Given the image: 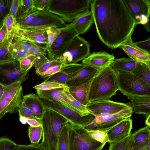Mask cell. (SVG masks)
Segmentation results:
<instances>
[{"label":"cell","instance_id":"cell-1","mask_svg":"<svg viewBox=\"0 0 150 150\" xmlns=\"http://www.w3.org/2000/svg\"><path fill=\"white\" fill-rule=\"evenodd\" d=\"M90 8L98 37L108 48L131 38L137 25L122 0H92Z\"/></svg>","mask_w":150,"mask_h":150},{"label":"cell","instance_id":"cell-2","mask_svg":"<svg viewBox=\"0 0 150 150\" xmlns=\"http://www.w3.org/2000/svg\"><path fill=\"white\" fill-rule=\"evenodd\" d=\"M116 72L111 67L100 70L93 78L90 85L88 99L89 103L110 100L118 91Z\"/></svg>","mask_w":150,"mask_h":150},{"label":"cell","instance_id":"cell-3","mask_svg":"<svg viewBox=\"0 0 150 150\" xmlns=\"http://www.w3.org/2000/svg\"><path fill=\"white\" fill-rule=\"evenodd\" d=\"M41 118L42 132V142L46 150H58V138L67 120L56 111L45 108Z\"/></svg>","mask_w":150,"mask_h":150},{"label":"cell","instance_id":"cell-4","mask_svg":"<svg viewBox=\"0 0 150 150\" xmlns=\"http://www.w3.org/2000/svg\"><path fill=\"white\" fill-rule=\"evenodd\" d=\"M92 0H48L44 11L57 15L65 23H72L89 10Z\"/></svg>","mask_w":150,"mask_h":150},{"label":"cell","instance_id":"cell-5","mask_svg":"<svg viewBox=\"0 0 150 150\" xmlns=\"http://www.w3.org/2000/svg\"><path fill=\"white\" fill-rule=\"evenodd\" d=\"M116 72L118 90L123 95L150 96V84L132 73Z\"/></svg>","mask_w":150,"mask_h":150},{"label":"cell","instance_id":"cell-6","mask_svg":"<svg viewBox=\"0 0 150 150\" xmlns=\"http://www.w3.org/2000/svg\"><path fill=\"white\" fill-rule=\"evenodd\" d=\"M39 97L45 108L53 110L61 114L71 125L83 127L91 123L96 117L91 113L87 115L82 116L79 113L62 105L50 97Z\"/></svg>","mask_w":150,"mask_h":150},{"label":"cell","instance_id":"cell-7","mask_svg":"<svg viewBox=\"0 0 150 150\" xmlns=\"http://www.w3.org/2000/svg\"><path fill=\"white\" fill-rule=\"evenodd\" d=\"M4 87L0 99V119L6 113L13 114L18 111L23 96L21 83L19 82Z\"/></svg>","mask_w":150,"mask_h":150},{"label":"cell","instance_id":"cell-8","mask_svg":"<svg viewBox=\"0 0 150 150\" xmlns=\"http://www.w3.org/2000/svg\"><path fill=\"white\" fill-rule=\"evenodd\" d=\"M71 126L69 136L68 150H102L105 146V144L91 137L82 127Z\"/></svg>","mask_w":150,"mask_h":150},{"label":"cell","instance_id":"cell-9","mask_svg":"<svg viewBox=\"0 0 150 150\" xmlns=\"http://www.w3.org/2000/svg\"><path fill=\"white\" fill-rule=\"evenodd\" d=\"M90 47L87 41L77 35L58 58L62 64L77 63L90 54Z\"/></svg>","mask_w":150,"mask_h":150},{"label":"cell","instance_id":"cell-10","mask_svg":"<svg viewBox=\"0 0 150 150\" xmlns=\"http://www.w3.org/2000/svg\"><path fill=\"white\" fill-rule=\"evenodd\" d=\"M60 28L61 30L60 34L51 46L46 50L47 57L50 60L59 57L73 39L79 35L74 28L73 22L67 24Z\"/></svg>","mask_w":150,"mask_h":150},{"label":"cell","instance_id":"cell-11","mask_svg":"<svg viewBox=\"0 0 150 150\" xmlns=\"http://www.w3.org/2000/svg\"><path fill=\"white\" fill-rule=\"evenodd\" d=\"M28 72L21 70L18 60L0 63V84L6 86L18 82L22 83L28 79Z\"/></svg>","mask_w":150,"mask_h":150},{"label":"cell","instance_id":"cell-12","mask_svg":"<svg viewBox=\"0 0 150 150\" xmlns=\"http://www.w3.org/2000/svg\"><path fill=\"white\" fill-rule=\"evenodd\" d=\"M134 112L132 105L116 113L103 118L96 117L89 125L82 127L87 130L107 132L123 120L131 117Z\"/></svg>","mask_w":150,"mask_h":150},{"label":"cell","instance_id":"cell-13","mask_svg":"<svg viewBox=\"0 0 150 150\" xmlns=\"http://www.w3.org/2000/svg\"><path fill=\"white\" fill-rule=\"evenodd\" d=\"M46 30L15 28L12 33L15 37L29 42L45 56L47 54L46 44L47 42Z\"/></svg>","mask_w":150,"mask_h":150},{"label":"cell","instance_id":"cell-14","mask_svg":"<svg viewBox=\"0 0 150 150\" xmlns=\"http://www.w3.org/2000/svg\"><path fill=\"white\" fill-rule=\"evenodd\" d=\"M137 25H144L149 22V0H122Z\"/></svg>","mask_w":150,"mask_h":150},{"label":"cell","instance_id":"cell-15","mask_svg":"<svg viewBox=\"0 0 150 150\" xmlns=\"http://www.w3.org/2000/svg\"><path fill=\"white\" fill-rule=\"evenodd\" d=\"M66 23L57 15L46 11H39L33 21L23 29L47 30L55 27L60 28L65 26Z\"/></svg>","mask_w":150,"mask_h":150},{"label":"cell","instance_id":"cell-16","mask_svg":"<svg viewBox=\"0 0 150 150\" xmlns=\"http://www.w3.org/2000/svg\"><path fill=\"white\" fill-rule=\"evenodd\" d=\"M131 103L125 104L110 100H105L91 102L86 106L90 113L96 117L102 114L113 115L128 107Z\"/></svg>","mask_w":150,"mask_h":150},{"label":"cell","instance_id":"cell-17","mask_svg":"<svg viewBox=\"0 0 150 150\" xmlns=\"http://www.w3.org/2000/svg\"><path fill=\"white\" fill-rule=\"evenodd\" d=\"M115 59L113 54H110L105 51L93 52L82 60L81 63L101 70L110 66Z\"/></svg>","mask_w":150,"mask_h":150},{"label":"cell","instance_id":"cell-18","mask_svg":"<svg viewBox=\"0 0 150 150\" xmlns=\"http://www.w3.org/2000/svg\"><path fill=\"white\" fill-rule=\"evenodd\" d=\"M132 128V120L131 117L123 120L106 132L108 142L122 140L131 134Z\"/></svg>","mask_w":150,"mask_h":150},{"label":"cell","instance_id":"cell-19","mask_svg":"<svg viewBox=\"0 0 150 150\" xmlns=\"http://www.w3.org/2000/svg\"><path fill=\"white\" fill-rule=\"evenodd\" d=\"M119 47L122 48L131 59L144 63L150 68V54L135 46L131 38Z\"/></svg>","mask_w":150,"mask_h":150},{"label":"cell","instance_id":"cell-20","mask_svg":"<svg viewBox=\"0 0 150 150\" xmlns=\"http://www.w3.org/2000/svg\"><path fill=\"white\" fill-rule=\"evenodd\" d=\"M100 70L84 65L77 74L71 77L66 84L69 87L85 83L93 78Z\"/></svg>","mask_w":150,"mask_h":150},{"label":"cell","instance_id":"cell-21","mask_svg":"<svg viewBox=\"0 0 150 150\" xmlns=\"http://www.w3.org/2000/svg\"><path fill=\"white\" fill-rule=\"evenodd\" d=\"M128 98L135 113L144 114L146 117L150 115V96H132Z\"/></svg>","mask_w":150,"mask_h":150},{"label":"cell","instance_id":"cell-22","mask_svg":"<svg viewBox=\"0 0 150 150\" xmlns=\"http://www.w3.org/2000/svg\"><path fill=\"white\" fill-rule=\"evenodd\" d=\"M23 102L38 118L41 119L45 108L42 102L37 94L32 93L25 95L23 97Z\"/></svg>","mask_w":150,"mask_h":150},{"label":"cell","instance_id":"cell-23","mask_svg":"<svg viewBox=\"0 0 150 150\" xmlns=\"http://www.w3.org/2000/svg\"><path fill=\"white\" fill-rule=\"evenodd\" d=\"M93 79L79 85L69 87V91L73 97L84 105L86 106L89 103L88 95Z\"/></svg>","mask_w":150,"mask_h":150},{"label":"cell","instance_id":"cell-24","mask_svg":"<svg viewBox=\"0 0 150 150\" xmlns=\"http://www.w3.org/2000/svg\"><path fill=\"white\" fill-rule=\"evenodd\" d=\"M73 22L74 28L79 35L86 33L94 23L91 12L90 10L85 12Z\"/></svg>","mask_w":150,"mask_h":150},{"label":"cell","instance_id":"cell-25","mask_svg":"<svg viewBox=\"0 0 150 150\" xmlns=\"http://www.w3.org/2000/svg\"><path fill=\"white\" fill-rule=\"evenodd\" d=\"M139 62L126 57L115 59L111 67L116 72L132 73L137 67Z\"/></svg>","mask_w":150,"mask_h":150},{"label":"cell","instance_id":"cell-26","mask_svg":"<svg viewBox=\"0 0 150 150\" xmlns=\"http://www.w3.org/2000/svg\"><path fill=\"white\" fill-rule=\"evenodd\" d=\"M63 88H56L47 91L37 90V94L39 96H47L59 103L62 105L79 113L78 111L64 100L62 94Z\"/></svg>","mask_w":150,"mask_h":150},{"label":"cell","instance_id":"cell-27","mask_svg":"<svg viewBox=\"0 0 150 150\" xmlns=\"http://www.w3.org/2000/svg\"><path fill=\"white\" fill-rule=\"evenodd\" d=\"M14 37L13 33H8L6 38L0 43V63L14 60L11 52V45Z\"/></svg>","mask_w":150,"mask_h":150},{"label":"cell","instance_id":"cell-28","mask_svg":"<svg viewBox=\"0 0 150 150\" xmlns=\"http://www.w3.org/2000/svg\"><path fill=\"white\" fill-rule=\"evenodd\" d=\"M62 94L65 100L76 109L82 116H85L90 114L86 106L82 105L71 95L69 91L68 87L63 88Z\"/></svg>","mask_w":150,"mask_h":150},{"label":"cell","instance_id":"cell-29","mask_svg":"<svg viewBox=\"0 0 150 150\" xmlns=\"http://www.w3.org/2000/svg\"><path fill=\"white\" fill-rule=\"evenodd\" d=\"M36 10L33 5V0H19L16 21L21 20Z\"/></svg>","mask_w":150,"mask_h":150},{"label":"cell","instance_id":"cell-30","mask_svg":"<svg viewBox=\"0 0 150 150\" xmlns=\"http://www.w3.org/2000/svg\"><path fill=\"white\" fill-rule=\"evenodd\" d=\"M150 139V127H146L139 129L132 134L131 143L132 147H134Z\"/></svg>","mask_w":150,"mask_h":150},{"label":"cell","instance_id":"cell-31","mask_svg":"<svg viewBox=\"0 0 150 150\" xmlns=\"http://www.w3.org/2000/svg\"><path fill=\"white\" fill-rule=\"evenodd\" d=\"M71 127L68 122L63 127L58 139V150H68L69 136Z\"/></svg>","mask_w":150,"mask_h":150},{"label":"cell","instance_id":"cell-32","mask_svg":"<svg viewBox=\"0 0 150 150\" xmlns=\"http://www.w3.org/2000/svg\"><path fill=\"white\" fill-rule=\"evenodd\" d=\"M132 73L150 84V68L146 64L139 62L137 67Z\"/></svg>","mask_w":150,"mask_h":150},{"label":"cell","instance_id":"cell-33","mask_svg":"<svg viewBox=\"0 0 150 150\" xmlns=\"http://www.w3.org/2000/svg\"><path fill=\"white\" fill-rule=\"evenodd\" d=\"M11 49L14 60H19L30 55L14 39L11 44Z\"/></svg>","mask_w":150,"mask_h":150},{"label":"cell","instance_id":"cell-34","mask_svg":"<svg viewBox=\"0 0 150 150\" xmlns=\"http://www.w3.org/2000/svg\"><path fill=\"white\" fill-rule=\"evenodd\" d=\"M84 66L82 63L62 64L60 71L71 77L77 74Z\"/></svg>","mask_w":150,"mask_h":150},{"label":"cell","instance_id":"cell-35","mask_svg":"<svg viewBox=\"0 0 150 150\" xmlns=\"http://www.w3.org/2000/svg\"><path fill=\"white\" fill-rule=\"evenodd\" d=\"M12 0H0V29L10 13Z\"/></svg>","mask_w":150,"mask_h":150},{"label":"cell","instance_id":"cell-36","mask_svg":"<svg viewBox=\"0 0 150 150\" xmlns=\"http://www.w3.org/2000/svg\"><path fill=\"white\" fill-rule=\"evenodd\" d=\"M132 133L120 141L108 142L109 150H128Z\"/></svg>","mask_w":150,"mask_h":150},{"label":"cell","instance_id":"cell-37","mask_svg":"<svg viewBox=\"0 0 150 150\" xmlns=\"http://www.w3.org/2000/svg\"><path fill=\"white\" fill-rule=\"evenodd\" d=\"M28 135L31 144H38L42 135L41 126L36 127L30 126Z\"/></svg>","mask_w":150,"mask_h":150},{"label":"cell","instance_id":"cell-38","mask_svg":"<svg viewBox=\"0 0 150 150\" xmlns=\"http://www.w3.org/2000/svg\"><path fill=\"white\" fill-rule=\"evenodd\" d=\"M68 87L66 84L51 81H44L40 84L35 86L33 87L37 90L47 91L59 88Z\"/></svg>","mask_w":150,"mask_h":150},{"label":"cell","instance_id":"cell-39","mask_svg":"<svg viewBox=\"0 0 150 150\" xmlns=\"http://www.w3.org/2000/svg\"><path fill=\"white\" fill-rule=\"evenodd\" d=\"M87 131L88 134L91 137L102 144H105L109 141L106 132L100 130H87Z\"/></svg>","mask_w":150,"mask_h":150},{"label":"cell","instance_id":"cell-40","mask_svg":"<svg viewBox=\"0 0 150 150\" xmlns=\"http://www.w3.org/2000/svg\"><path fill=\"white\" fill-rule=\"evenodd\" d=\"M19 116H23L28 119L37 120L41 124V119L38 118L32 111L22 102L18 110Z\"/></svg>","mask_w":150,"mask_h":150},{"label":"cell","instance_id":"cell-41","mask_svg":"<svg viewBox=\"0 0 150 150\" xmlns=\"http://www.w3.org/2000/svg\"><path fill=\"white\" fill-rule=\"evenodd\" d=\"M39 11H36L28 15L23 19L16 21V26L15 28H19L23 29L30 24L35 18L38 15Z\"/></svg>","mask_w":150,"mask_h":150},{"label":"cell","instance_id":"cell-42","mask_svg":"<svg viewBox=\"0 0 150 150\" xmlns=\"http://www.w3.org/2000/svg\"><path fill=\"white\" fill-rule=\"evenodd\" d=\"M71 77L69 75L59 71L47 77L44 81H53L66 84Z\"/></svg>","mask_w":150,"mask_h":150},{"label":"cell","instance_id":"cell-43","mask_svg":"<svg viewBox=\"0 0 150 150\" xmlns=\"http://www.w3.org/2000/svg\"><path fill=\"white\" fill-rule=\"evenodd\" d=\"M36 55H30L18 60L21 70L24 71H29L33 67Z\"/></svg>","mask_w":150,"mask_h":150},{"label":"cell","instance_id":"cell-44","mask_svg":"<svg viewBox=\"0 0 150 150\" xmlns=\"http://www.w3.org/2000/svg\"><path fill=\"white\" fill-rule=\"evenodd\" d=\"M61 32L60 28H52L46 30L47 37V42L46 44V50L49 48L57 38Z\"/></svg>","mask_w":150,"mask_h":150},{"label":"cell","instance_id":"cell-45","mask_svg":"<svg viewBox=\"0 0 150 150\" xmlns=\"http://www.w3.org/2000/svg\"><path fill=\"white\" fill-rule=\"evenodd\" d=\"M62 65L57 58L52 60L49 59L40 67L36 70L35 72L39 76L50 68L56 66Z\"/></svg>","mask_w":150,"mask_h":150},{"label":"cell","instance_id":"cell-46","mask_svg":"<svg viewBox=\"0 0 150 150\" xmlns=\"http://www.w3.org/2000/svg\"><path fill=\"white\" fill-rule=\"evenodd\" d=\"M17 145L7 137H0V150H14Z\"/></svg>","mask_w":150,"mask_h":150},{"label":"cell","instance_id":"cell-47","mask_svg":"<svg viewBox=\"0 0 150 150\" xmlns=\"http://www.w3.org/2000/svg\"><path fill=\"white\" fill-rule=\"evenodd\" d=\"M14 150H46L42 143L28 145L17 144Z\"/></svg>","mask_w":150,"mask_h":150},{"label":"cell","instance_id":"cell-48","mask_svg":"<svg viewBox=\"0 0 150 150\" xmlns=\"http://www.w3.org/2000/svg\"><path fill=\"white\" fill-rule=\"evenodd\" d=\"M4 23L7 29L8 33H12L16 26V20L13 16L9 14L6 17Z\"/></svg>","mask_w":150,"mask_h":150},{"label":"cell","instance_id":"cell-49","mask_svg":"<svg viewBox=\"0 0 150 150\" xmlns=\"http://www.w3.org/2000/svg\"><path fill=\"white\" fill-rule=\"evenodd\" d=\"M129 150H150V139L134 147L132 146L130 139Z\"/></svg>","mask_w":150,"mask_h":150},{"label":"cell","instance_id":"cell-50","mask_svg":"<svg viewBox=\"0 0 150 150\" xmlns=\"http://www.w3.org/2000/svg\"><path fill=\"white\" fill-rule=\"evenodd\" d=\"M49 60V59L43 54L36 55L33 67H34L35 69L37 70Z\"/></svg>","mask_w":150,"mask_h":150},{"label":"cell","instance_id":"cell-51","mask_svg":"<svg viewBox=\"0 0 150 150\" xmlns=\"http://www.w3.org/2000/svg\"><path fill=\"white\" fill-rule=\"evenodd\" d=\"M134 44L142 50L150 54V38L146 40L134 43Z\"/></svg>","mask_w":150,"mask_h":150},{"label":"cell","instance_id":"cell-52","mask_svg":"<svg viewBox=\"0 0 150 150\" xmlns=\"http://www.w3.org/2000/svg\"><path fill=\"white\" fill-rule=\"evenodd\" d=\"M62 65H61L52 67L42 73L40 76L43 79H45L53 75L60 71Z\"/></svg>","mask_w":150,"mask_h":150},{"label":"cell","instance_id":"cell-53","mask_svg":"<svg viewBox=\"0 0 150 150\" xmlns=\"http://www.w3.org/2000/svg\"><path fill=\"white\" fill-rule=\"evenodd\" d=\"M48 0H33V5L37 11H44Z\"/></svg>","mask_w":150,"mask_h":150},{"label":"cell","instance_id":"cell-54","mask_svg":"<svg viewBox=\"0 0 150 150\" xmlns=\"http://www.w3.org/2000/svg\"><path fill=\"white\" fill-rule=\"evenodd\" d=\"M14 39L20 45L25 51L28 52L31 45V43L29 42L15 37Z\"/></svg>","mask_w":150,"mask_h":150},{"label":"cell","instance_id":"cell-55","mask_svg":"<svg viewBox=\"0 0 150 150\" xmlns=\"http://www.w3.org/2000/svg\"><path fill=\"white\" fill-rule=\"evenodd\" d=\"M19 0H12L11 6L10 14H11L16 20L18 11Z\"/></svg>","mask_w":150,"mask_h":150},{"label":"cell","instance_id":"cell-56","mask_svg":"<svg viewBox=\"0 0 150 150\" xmlns=\"http://www.w3.org/2000/svg\"><path fill=\"white\" fill-rule=\"evenodd\" d=\"M7 35V31L4 23L0 29V43L6 38Z\"/></svg>","mask_w":150,"mask_h":150},{"label":"cell","instance_id":"cell-57","mask_svg":"<svg viewBox=\"0 0 150 150\" xmlns=\"http://www.w3.org/2000/svg\"><path fill=\"white\" fill-rule=\"evenodd\" d=\"M28 52L29 55H37L43 54L41 51L32 44Z\"/></svg>","mask_w":150,"mask_h":150},{"label":"cell","instance_id":"cell-58","mask_svg":"<svg viewBox=\"0 0 150 150\" xmlns=\"http://www.w3.org/2000/svg\"><path fill=\"white\" fill-rule=\"evenodd\" d=\"M27 123L30 126L36 127L41 126V124L36 120L33 119H28Z\"/></svg>","mask_w":150,"mask_h":150},{"label":"cell","instance_id":"cell-59","mask_svg":"<svg viewBox=\"0 0 150 150\" xmlns=\"http://www.w3.org/2000/svg\"><path fill=\"white\" fill-rule=\"evenodd\" d=\"M28 119L23 116H19V121L23 124H26L27 123Z\"/></svg>","mask_w":150,"mask_h":150},{"label":"cell","instance_id":"cell-60","mask_svg":"<svg viewBox=\"0 0 150 150\" xmlns=\"http://www.w3.org/2000/svg\"><path fill=\"white\" fill-rule=\"evenodd\" d=\"M4 87L0 84V99L2 96L4 91Z\"/></svg>","mask_w":150,"mask_h":150},{"label":"cell","instance_id":"cell-61","mask_svg":"<svg viewBox=\"0 0 150 150\" xmlns=\"http://www.w3.org/2000/svg\"><path fill=\"white\" fill-rule=\"evenodd\" d=\"M145 124L147 125L150 127V115L146 117V119L145 121Z\"/></svg>","mask_w":150,"mask_h":150},{"label":"cell","instance_id":"cell-62","mask_svg":"<svg viewBox=\"0 0 150 150\" xmlns=\"http://www.w3.org/2000/svg\"><path fill=\"white\" fill-rule=\"evenodd\" d=\"M145 28L146 30L149 32H150V22H149L147 24L144 25Z\"/></svg>","mask_w":150,"mask_h":150},{"label":"cell","instance_id":"cell-63","mask_svg":"<svg viewBox=\"0 0 150 150\" xmlns=\"http://www.w3.org/2000/svg\"><path fill=\"white\" fill-rule=\"evenodd\" d=\"M101 150L100 149V150Z\"/></svg>","mask_w":150,"mask_h":150}]
</instances>
